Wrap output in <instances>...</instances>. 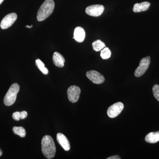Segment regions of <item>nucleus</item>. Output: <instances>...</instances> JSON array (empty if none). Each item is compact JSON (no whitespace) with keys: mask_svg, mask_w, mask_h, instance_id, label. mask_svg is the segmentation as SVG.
<instances>
[{"mask_svg":"<svg viewBox=\"0 0 159 159\" xmlns=\"http://www.w3.org/2000/svg\"><path fill=\"white\" fill-rule=\"evenodd\" d=\"M3 1H4V0H0V5L3 2Z\"/></svg>","mask_w":159,"mask_h":159,"instance_id":"393cba45","label":"nucleus"},{"mask_svg":"<svg viewBox=\"0 0 159 159\" xmlns=\"http://www.w3.org/2000/svg\"><path fill=\"white\" fill-rule=\"evenodd\" d=\"M100 56L103 59H108L111 56L110 50L108 48H104L101 50Z\"/></svg>","mask_w":159,"mask_h":159,"instance_id":"a211bd4d","label":"nucleus"},{"mask_svg":"<svg viewBox=\"0 0 159 159\" xmlns=\"http://www.w3.org/2000/svg\"><path fill=\"white\" fill-rule=\"evenodd\" d=\"M104 6L101 5H94L89 6L85 9V12L90 16L97 17L103 13Z\"/></svg>","mask_w":159,"mask_h":159,"instance_id":"0eeeda50","label":"nucleus"},{"mask_svg":"<svg viewBox=\"0 0 159 159\" xmlns=\"http://www.w3.org/2000/svg\"><path fill=\"white\" fill-rule=\"evenodd\" d=\"M2 154V149H0V157Z\"/></svg>","mask_w":159,"mask_h":159,"instance_id":"5701e85b","label":"nucleus"},{"mask_svg":"<svg viewBox=\"0 0 159 159\" xmlns=\"http://www.w3.org/2000/svg\"><path fill=\"white\" fill-rule=\"evenodd\" d=\"M12 118L16 121H18L20 119V112H15L12 114Z\"/></svg>","mask_w":159,"mask_h":159,"instance_id":"aec40b11","label":"nucleus"},{"mask_svg":"<svg viewBox=\"0 0 159 159\" xmlns=\"http://www.w3.org/2000/svg\"><path fill=\"white\" fill-rule=\"evenodd\" d=\"M92 46L93 47V49L96 51H101L105 47L104 43L101 41L100 40H97L94 41L92 43Z\"/></svg>","mask_w":159,"mask_h":159,"instance_id":"2eb2a0df","label":"nucleus"},{"mask_svg":"<svg viewBox=\"0 0 159 159\" xmlns=\"http://www.w3.org/2000/svg\"><path fill=\"white\" fill-rule=\"evenodd\" d=\"M26 28H31L32 27V25H31V26L27 25V26H26Z\"/></svg>","mask_w":159,"mask_h":159,"instance_id":"b1692460","label":"nucleus"},{"mask_svg":"<svg viewBox=\"0 0 159 159\" xmlns=\"http://www.w3.org/2000/svg\"><path fill=\"white\" fill-rule=\"evenodd\" d=\"M35 64H36L37 67L42 72L43 74H45V75H47V74H48V70L47 68L45 67L44 64L41 60L39 59H36L35 61Z\"/></svg>","mask_w":159,"mask_h":159,"instance_id":"dca6fc26","label":"nucleus"},{"mask_svg":"<svg viewBox=\"0 0 159 159\" xmlns=\"http://www.w3.org/2000/svg\"><path fill=\"white\" fill-rule=\"evenodd\" d=\"M80 92V88L77 86L73 85L70 87L67 90V96L69 100L73 103L77 102L79 99Z\"/></svg>","mask_w":159,"mask_h":159,"instance_id":"423d86ee","label":"nucleus"},{"mask_svg":"<svg viewBox=\"0 0 159 159\" xmlns=\"http://www.w3.org/2000/svg\"><path fill=\"white\" fill-rule=\"evenodd\" d=\"M150 64V57L149 56L142 58L140 61L139 66L135 71V76L137 77L142 76L148 70Z\"/></svg>","mask_w":159,"mask_h":159,"instance_id":"20e7f679","label":"nucleus"},{"mask_svg":"<svg viewBox=\"0 0 159 159\" xmlns=\"http://www.w3.org/2000/svg\"><path fill=\"white\" fill-rule=\"evenodd\" d=\"M146 142L149 143H156L159 141V132H150L145 137Z\"/></svg>","mask_w":159,"mask_h":159,"instance_id":"4468645a","label":"nucleus"},{"mask_svg":"<svg viewBox=\"0 0 159 159\" xmlns=\"http://www.w3.org/2000/svg\"><path fill=\"white\" fill-rule=\"evenodd\" d=\"M54 6L55 4L53 0H45L38 11V21H42L48 17L53 13Z\"/></svg>","mask_w":159,"mask_h":159,"instance_id":"f03ea898","label":"nucleus"},{"mask_svg":"<svg viewBox=\"0 0 159 159\" xmlns=\"http://www.w3.org/2000/svg\"><path fill=\"white\" fill-rule=\"evenodd\" d=\"M74 39L78 43H81L85 37V32L82 27H77L74 29Z\"/></svg>","mask_w":159,"mask_h":159,"instance_id":"9b49d317","label":"nucleus"},{"mask_svg":"<svg viewBox=\"0 0 159 159\" xmlns=\"http://www.w3.org/2000/svg\"><path fill=\"white\" fill-rule=\"evenodd\" d=\"M12 130L15 134L19 136L21 138H24L25 137L26 134L25 129L22 127L15 126L13 127Z\"/></svg>","mask_w":159,"mask_h":159,"instance_id":"f3484780","label":"nucleus"},{"mask_svg":"<svg viewBox=\"0 0 159 159\" xmlns=\"http://www.w3.org/2000/svg\"><path fill=\"white\" fill-rule=\"evenodd\" d=\"M150 3L145 2L140 3H136L134 5L133 11L135 12H140L147 11L149 9Z\"/></svg>","mask_w":159,"mask_h":159,"instance_id":"ddd939ff","label":"nucleus"},{"mask_svg":"<svg viewBox=\"0 0 159 159\" xmlns=\"http://www.w3.org/2000/svg\"><path fill=\"white\" fill-rule=\"evenodd\" d=\"M53 61L56 66L62 68L64 66L65 59L61 54L57 52H55L53 54Z\"/></svg>","mask_w":159,"mask_h":159,"instance_id":"f8f14e48","label":"nucleus"},{"mask_svg":"<svg viewBox=\"0 0 159 159\" xmlns=\"http://www.w3.org/2000/svg\"><path fill=\"white\" fill-rule=\"evenodd\" d=\"M28 116V113L26 111H22L20 112V119H25Z\"/></svg>","mask_w":159,"mask_h":159,"instance_id":"412c9836","label":"nucleus"},{"mask_svg":"<svg viewBox=\"0 0 159 159\" xmlns=\"http://www.w3.org/2000/svg\"><path fill=\"white\" fill-rule=\"evenodd\" d=\"M42 151L47 158H53L56 153V147L52 137L49 135L44 136L42 140Z\"/></svg>","mask_w":159,"mask_h":159,"instance_id":"f257e3e1","label":"nucleus"},{"mask_svg":"<svg viewBox=\"0 0 159 159\" xmlns=\"http://www.w3.org/2000/svg\"><path fill=\"white\" fill-rule=\"evenodd\" d=\"M57 140L60 145L65 150L68 151L70 149V142L66 137L61 133H58L57 135Z\"/></svg>","mask_w":159,"mask_h":159,"instance_id":"9d476101","label":"nucleus"},{"mask_svg":"<svg viewBox=\"0 0 159 159\" xmlns=\"http://www.w3.org/2000/svg\"><path fill=\"white\" fill-rule=\"evenodd\" d=\"M121 158L118 155L113 156L110 157H109L107 158V159H120Z\"/></svg>","mask_w":159,"mask_h":159,"instance_id":"4be33fe9","label":"nucleus"},{"mask_svg":"<svg viewBox=\"0 0 159 159\" xmlns=\"http://www.w3.org/2000/svg\"><path fill=\"white\" fill-rule=\"evenodd\" d=\"M86 76L92 82L96 84H101L104 82L105 78L103 75L95 70L87 72Z\"/></svg>","mask_w":159,"mask_h":159,"instance_id":"1a4fd4ad","label":"nucleus"},{"mask_svg":"<svg viewBox=\"0 0 159 159\" xmlns=\"http://www.w3.org/2000/svg\"><path fill=\"white\" fill-rule=\"evenodd\" d=\"M124 108V104L119 102L111 105L107 111V114L111 118H116L121 113Z\"/></svg>","mask_w":159,"mask_h":159,"instance_id":"39448f33","label":"nucleus"},{"mask_svg":"<svg viewBox=\"0 0 159 159\" xmlns=\"http://www.w3.org/2000/svg\"><path fill=\"white\" fill-rule=\"evenodd\" d=\"M19 90L20 86L18 84L14 83L11 86L4 98V102L5 105L10 106L15 102Z\"/></svg>","mask_w":159,"mask_h":159,"instance_id":"7ed1b4c3","label":"nucleus"},{"mask_svg":"<svg viewBox=\"0 0 159 159\" xmlns=\"http://www.w3.org/2000/svg\"><path fill=\"white\" fill-rule=\"evenodd\" d=\"M17 18V15L16 13H11L7 15L2 20L1 23V29H6L11 27Z\"/></svg>","mask_w":159,"mask_h":159,"instance_id":"6e6552de","label":"nucleus"},{"mask_svg":"<svg viewBox=\"0 0 159 159\" xmlns=\"http://www.w3.org/2000/svg\"><path fill=\"white\" fill-rule=\"evenodd\" d=\"M152 92L154 97L159 102V85L158 84H155L153 86L152 88Z\"/></svg>","mask_w":159,"mask_h":159,"instance_id":"6ab92c4d","label":"nucleus"}]
</instances>
